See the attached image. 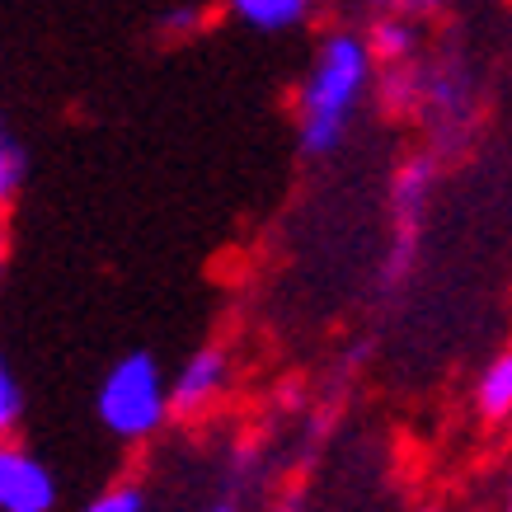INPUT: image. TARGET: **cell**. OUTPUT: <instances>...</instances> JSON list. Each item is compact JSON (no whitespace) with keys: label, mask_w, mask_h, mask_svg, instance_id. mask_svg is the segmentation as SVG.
Instances as JSON below:
<instances>
[{"label":"cell","mask_w":512,"mask_h":512,"mask_svg":"<svg viewBox=\"0 0 512 512\" xmlns=\"http://www.w3.org/2000/svg\"><path fill=\"white\" fill-rule=\"evenodd\" d=\"M372 71L376 62L362 43V33H325V43L315 47L311 66L296 85V132H301L306 156H334L348 141L357 104L372 90Z\"/></svg>","instance_id":"obj_1"},{"label":"cell","mask_w":512,"mask_h":512,"mask_svg":"<svg viewBox=\"0 0 512 512\" xmlns=\"http://www.w3.org/2000/svg\"><path fill=\"white\" fill-rule=\"evenodd\" d=\"M94 409L118 442H146L170 423V376L151 353H127L104 372Z\"/></svg>","instance_id":"obj_2"},{"label":"cell","mask_w":512,"mask_h":512,"mask_svg":"<svg viewBox=\"0 0 512 512\" xmlns=\"http://www.w3.org/2000/svg\"><path fill=\"white\" fill-rule=\"evenodd\" d=\"M437 188V160L433 156H414L404 160L395 179H390V221H395V240L386 254V287H400L409 278V268L419 259V240H423V221H428V202Z\"/></svg>","instance_id":"obj_3"},{"label":"cell","mask_w":512,"mask_h":512,"mask_svg":"<svg viewBox=\"0 0 512 512\" xmlns=\"http://www.w3.org/2000/svg\"><path fill=\"white\" fill-rule=\"evenodd\" d=\"M235 381V362L221 343H207L198 353H188L179 362V372L170 376V419H202L212 414L226 390Z\"/></svg>","instance_id":"obj_4"},{"label":"cell","mask_w":512,"mask_h":512,"mask_svg":"<svg viewBox=\"0 0 512 512\" xmlns=\"http://www.w3.org/2000/svg\"><path fill=\"white\" fill-rule=\"evenodd\" d=\"M57 508V480L52 470L19 447L15 437L0 442V512H52Z\"/></svg>","instance_id":"obj_5"},{"label":"cell","mask_w":512,"mask_h":512,"mask_svg":"<svg viewBox=\"0 0 512 512\" xmlns=\"http://www.w3.org/2000/svg\"><path fill=\"white\" fill-rule=\"evenodd\" d=\"M367 43V52H372V62H386V66H404L419 57V24L409 15H400V10H390V15H376L372 33L362 38Z\"/></svg>","instance_id":"obj_6"},{"label":"cell","mask_w":512,"mask_h":512,"mask_svg":"<svg viewBox=\"0 0 512 512\" xmlns=\"http://www.w3.org/2000/svg\"><path fill=\"white\" fill-rule=\"evenodd\" d=\"M475 414H480L489 428L508 423L512 414V353H494L484 362V372L475 376Z\"/></svg>","instance_id":"obj_7"},{"label":"cell","mask_w":512,"mask_h":512,"mask_svg":"<svg viewBox=\"0 0 512 512\" xmlns=\"http://www.w3.org/2000/svg\"><path fill=\"white\" fill-rule=\"evenodd\" d=\"M226 5H231V15L240 24H249V29H259V33L301 29L315 10V0H226Z\"/></svg>","instance_id":"obj_8"},{"label":"cell","mask_w":512,"mask_h":512,"mask_svg":"<svg viewBox=\"0 0 512 512\" xmlns=\"http://www.w3.org/2000/svg\"><path fill=\"white\" fill-rule=\"evenodd\" d=\"M24 174H29V156H24V146H19L15 132L5 127V118H0V217H5V207L19 198Z\"/></svg>","instance_id":"obj_9"},{"label":"cell","mask_w":512,"mask_h":512,"mask_svg":"<svg viewBox=\"0 0 512 512\" xmlns=\"http://www.w3.org/2000/svg\"><path fill=\"white\" fill-rule=\"evenodd\" d=\"M19 419H24V386H19L15 367L0 353V442L19 433Z\"/></svg>","instance_id":"obj_10"},{"label":"cell","mask_w":512,"mask_h":512,"mask_svg":"<svg viewBox=\"0 0 512 512\" xmlns=\"http://www.w3.org/2000/svg\"><path fill=\"white\" fill-rule=\"evenodd\" d=\"M85 512H146V494H141V484L118 480V484H109L104 494H94L90 503H85Z\"/></svg>","instance_id":"obj_11"},{"label":"cell","mask_w":512,"mask_h":512,"mask_svg":"<svg viewBox=\"0 0 512 512\" xmlns=\"http://www.w3.org/2000/svg\"><path fill=\"white\" fill-rule=\"evenodd\" d=\"M193 29H202V10H174L170 19H165V33H193Z\"/></svg>","instance_id":"obj_12"},{"label":"cell","mask_w":512,"mask_h":512,"mask_svg":"<svg viewBox=\"0 0 512 512\" xmlns=\"http://www.w3.org/2000/svg\"><path fill=\"white\" fill-rule=\"evenodd\" d=\"M5 264H10V231H5V217H0V282H5Z\"/></svg>","instance_id":"obj_13"},{"label":"cell","mask_w":512,"mask_h":512,"mask_svg":"<svg viewBox=\"0 0 512 512\" xmlns=\"http://www.w3.org/2000/svg\"><path fill=\"white\" fill-rule=\"evenodd\" d=\"M414 512H447L442 503H423V508H414Z\"/></svg>","instance_id":"obj_14"},{"label":"cell","mask_w":512,"mask_h":512,"mask_svg":"<svg viewBox=\"0 0 512 512\" xmlns=\"http://www.w3.org/2000/svg\"><path fill=\"white\" fill-rule=\"evenodd\" d=\"M207 512H235V508H231V503H217V508H207Z\"/></svg>","instance_id":"obj_15"},{"label":"cell","mask_w":512,"mask_h":512,"mask_svg":"<svg viewBox=\"0 0 512 512\" xmlns=\"http://www.w3.org/2000/svg\"><path fill=\"white\" fill-rule=\"evenodd\" d=\"M409 5H442V0H409Z\"/></svg>","instance_id":"obj_16"},{"label":"cell","mask_w":512,"mask_h":512,"mask_svg":"<svg viewBox=\"0 0 512 512\" xmlns=\"http://www.w3.org/2000/svg\"><path fill=\"white\" fill-rule=\"evenodd\" d=\"M503 512H508V508H503Z\"/></svg>","instance_id":"obj_17"}]
</instances>
